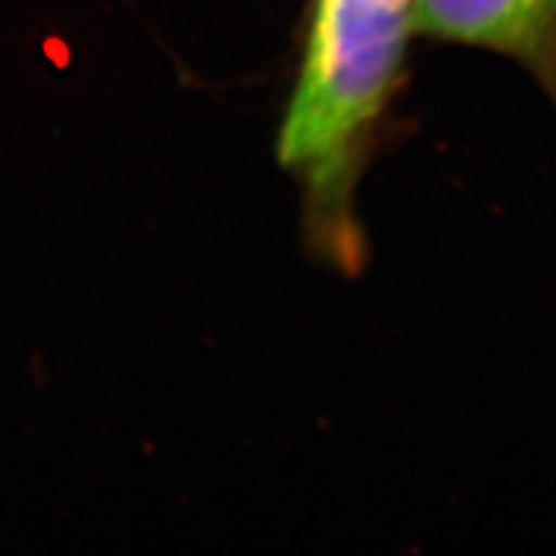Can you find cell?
<instances>
[{"label":"cell","mask_w":556,"mask_h":556,"mask_svg":"<svg viewBox=\"0 0 556 556\" xmlns=\"http://www.w3.org/2000/svg\"><path fill=\"white\" fill-rule=\"evenodd\" d=\"M409 34V0H317L278 157L332 208H343L356 150L392 99Z\"/></svg>","instance_id":"6da1fadb"},{"label":"cell","mask_w":556,"mask_h":556,"mask_svg":"<svg viewBox=\"0 0 556 556\" xmlns=\"http://www.w3.org/2000/svg\"><path fill=\"white\" fill-rule=\"evenodd\" d=\"M413 31L526 65L556 99V0H409Z\"/></svg>","instance_id":"7a4b0ae2"}]
</instances>
